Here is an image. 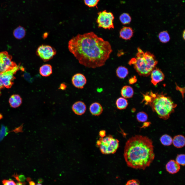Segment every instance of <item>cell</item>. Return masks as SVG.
<instances>
[{
  "instance_id": "8",
  "label": "cell",
  "mask_w": 185,
  "mask_h": 185,
  "mask_svg": "<svg viewBox=\"0 0 185 185\" xmlns=\"http://www.w3.org/2000/svg\"><path fill=\"white\" fill-rule=\"evenodd\" d=\"M56 53L53 47L48 45H42L38 48L36 54L44 61L46 62L52 59Z\"/></svg>"
},
{
  "instance_id": "14",
  "label": "cell",
  "mask_w": 185,
  "mask_h": 185,
  "mask_svg": "<svg viewBox=\"0 0 185 185\" xmlns=\"http://www.w3.org/2000/svg\"><path fill=\"white\" fill-rule=\"evenodd\" d=\"M133 31L130 27L124 26L119 32V37L125 40H130L133 36Z\"/></svg>"
},
{
  "instance_id": "2",
  "label": "cell",
  "mask_w": 185,
  "mask_h": 185,
  "mask_svg": "<svg viewBox=\"0 0 185 185\" xmlns=\"http://www.w3.org/2000/svg\"><path fill=\"white\" fill-rule=\"evenodd\" d=\"M124 156L128 166L144 170L155 158L152 140L147 136L140 135L132 136L126 142Z\"/></svg>"
},
{
  "instance_id": "27",
  "label": "cell",
  "mask_w": 185,
  "mask_h": 185,
  "mask_svg": "<svg viewBox=\"0 0 185 185\" xmlns=\"http://www.w3.org/2000/svg\"><path fill=\"white\" fill-rule=\"evenodd\" d=\"M185 156L184 154H178L177 156L175 161L179 165L184 166L185 164Z\"/></svg>"
},
{
  "instance_id": "7",
  "label": "cell",
  "mask_w": 185,
  "mask_h": 185,
  "mask_svg": "<svg viewBox=\"0 0 185 185\" xmlns=\"http://www.w3.org/2000/svg\"><path fill=\"white\" fill-rule=\"evenodd\" d=\"M98 14L97 22L99 27L109 30L114 28L113 21L114 17L111 12L105 10L99 12Z\"/></svg>"
},
{
  "instance_id": "12",
  "label": "cell",
  "mask_w": 185,
  "mask_h": 185,
  "mask_svg": "<svg viewBox=\"0 0 185 185\" xmlns=\"http://www.w3.org/2000/svg\"><path fill=\"white\" fill-rule=\"evenodd\" d=\"M72 109L73 112L77 115H81L86 112V107L85 104L81 101H78L72 105Z\"/></svg>"
},
{
  "instance_id": "10",
  "label": "cell",
  "mask_w": 185,
  "mask_h": 185,
  "mask_svg": "<svg viewBox=\"0 0 185 185\" xmlns=\"http://www.w3.org/2000/svg\"><path fill=\"white\" fill-rule=\"evenodd\" d=\"M72 83L75 87L80 89L84 88L87 83V80L85 76L81 73H77L72 77Z\"/></svg>"
},
{
  "instance_id": "26",
  "label": "cell",
  "mask_w": 185,
  "mask_h": 185,
  "mask_svg": "<svg viewBox=\"0 0 185 185\" xmlns=\"http://www.w3.org/2000/svg\"><path fill=\"white\" fill-rule=\"evenodd\" d=\"M137 121L140 122H145L148 119V115L146 113L143 112H140L138 113L136 116Z\"/></svg>"
},
{
  "instance_id": "34",
  "label": "cell",
  "mask_w": 185,
  "mask_h": 185,
  "mask_svg": "<svg viewBox=\"0 0 185 185\" xmlns=\"http://www.w3.org/2000/svg\"><path fill=\"white\" fill-rule=\"evenodd\" d=\"M67 86L65 83H61L58 89L62 90H66Z\"/></svg>"
},
{
  "instance_id": "40",
  "label": "cell",
  "mask_w": 185,
  "mask_h": 185,
  "mask_svg": "<svg viewBox=\"0 0 185 185\" xmlns=\"http://www.w3.org/2000/svg\"><path fill=\"white\" fill-rule=\"evenodd\" d=\"M1 87H0V95L1 94Z\"/></svg>"
},
{
  "instance_id": "5",
  "label": "cell",
  "mask_w": 185,
  "mask_h": 185,
  "mask_svg": "<svg viewBox=\"0 0 185 185\" xmlns=\"http://www.w3.org/2000/svg\"><path fill=\"white\" fill-rule=\"evenodd\" d=\"M119 141L111 135L101 137L97 142L98 146L103 154H108L115 153L119 147Z\"/></svg>"
},
{
  "instance_id": "9",
  "label": "cell",
  "mask_w": 185,
  "mask_h": 185,
  "mask_svg": "<svg viewBox=\"0 0 185 185\" xmlns=\"http://www.w3.org/2000/svg\"><path fill=\"white\" fill-rule=\"evenodd\" d=\"M16 66L12 61V57L8 52H0V73L9 70Z\"/></svg>"
},
{
  "instance_id": "17",
  "label": "cell",
  "mask_w": 185,
  "mask_h": 185,
  "mask_svg": "<svg viewBox=\"0 0 185 185\" xmlns=\"http://www.w3.org/2000/svg\"><path fill=\"white\" fill-rule=\"evenodd\" d=\"M121 95L123 97L129 98L132 97L134 94V90L131 86L126 85L123 86L121 91Z\"/></svg>"
},
{
  "instance_id": "29",
  "label": "cell",
  "mask_w": 185,
  "mask_h": 185,
  "mask_svg": "<svg viewBox=\"0 0 185 185\" xmlns=\"http://www.w3.org/2000/svg\"><path fill=\"white\" fill-rule=\"evenodd\" d=\"M23 76L25 79L29 82L32 83L34 80L33 78L27 72L24 73L23 74Z\"/></svg>"
},
{
  "instance_id": "6",
  "label": "cell",
  "mask_w": 185,
  "mask_h": 185,
  "mask_svg": "<svg viewBox=\"0 0 185 185\" xmlns=\"http://www.w3.org/2000/svg\"><path fill=\"white\" fill-rule=\"evenodd\" d=\"M20 69L24 70L23 68L22 67L17 65L9 70L0 73V87L1 88L11 87L14 79V75Z\"/></svg>"
},
{
  "instance_id": "28",
  "label": "cell",
  "mask_w": 185,
  "mask_h": 185,
  "mask_svg": "<svg viewBox=\"0 0 185 185\" xmlns=\"http://www.w3.org/2000/svg\"><path fill=\"white\" fill-rule=\"evenodd\" d=\"M85 4L88 7H91L96 6L99 0H84Z\"/></svg>"
},
{
  "instance_id": "16",
  "label": "cell",
  "mask_w": 185,
  "mask_h": 185,
  "mask_svg": "<svg viewBox=\"0 0 185 185\" xmlns=\"http://www.w3.org/2000/svg\"><path fill=\"white\" fill-rule=\"evenodd\" d=\"M172 143L174 146L177 148L183 147L185 145L184 137L181 135L175 136L173 138Z\"/></svg>"
},
{
  "instance_id": "37",
  "label": "cell",
  "mask_w": 185,
  "mask_h": 185,
  "mask_svg": "<svg viewBox=\"0 0 185 185\" xmlns=\"http://www.w3.org/2000/svg\"><path fill=\"white\" fill-rule=\"evenodd\" d=\"M185 31L184 30L183 33L182 37L184 40H185Z\"/></svg>"
},
{
  "instance_id": "25",
  "label": "cell",
  "mask_w": 185,
  "mask_h": 185,
  "mask_svg": "<svg viewBox=\"0 0 185 185\" xmlns=\"http://www.w3.org/2000/svg\"><path fill=\"white\" fill-rule=\"evenodd\" d=\"M119 20L124 25L129 24L131 21V18L129 14L124 13L121 14L119 17Z\"/></svg>"
},
{
  "instance_id": "3",
  "label": "cell",
  "mask_w": 185,
  "mask_h": 185,
  "mask_svg": "<svg viewBox=\"0 0 185 185\" xmlns=\"http://www.w3.org/2000/svg\"><path fill=\"white\" fill-rule=\"evenodd\" d=\"M150 96L149 100L145 104L149 105L153 111L158 117L164 120L169 118L171 114L173 113L177 105L173 101L170 97L166 96L163 92L154 93L151 91L147 92Z\"/></svg>"
},
{
  "instance_id": "22",
  "label": "cell",
  "mask_w": 185,
  "mask_h": 185,
  "mask_svg": "<svg viewBox=\"0 0 185 185\" xmlns=\"http://www.w3.org/2000/svg\"><path fill=\"white\" fill-rule=\"evenodd\" d=\"M25 31L24 29L21 26L18 27L15 29L13 32V34L15 37L18 39H21L23 38L25 34Z\"/></svg>"
},
{
  "instance_id": "30",
  "label": "cell",
  "mask_w": 185,
  "mask_h": 185,
  "mask_svg": "<svg viewBox=\"0 0 185 185\" xmlns=\"http://www.w3.org/2000/svg\"><path fill=\"white\" fill-rule=\"evenodd\" d=\"M139 181L137 179H132L128 181L126 185H140Z\"/></svg>"
},
{
  "instance_id": "21",
  "label": "cell",
  "mask_w": 185,
  "mask_h": 185,
  "mask_svg": "<svg viewBox=\"0 0 185 185\" xmlns=\"http://www.w3.org/2000/svg\"><path fill=\"white\" fill-rule=\"evenodd\" d=\"M117 108L119 110L124 109L127 107L128 103L126 98L123 97H120L117 99L116 102Z\"/></svg>"
},
{
  "instance_id": "18",
  "label": "cell",
  "mask_w": 185,
  "mask_h": 185,
  "mask_svg": "<svg viewBox=\"0 0 185 185\" xmlns=\"http://www.w3.org/2000/svg\"><path fill=\"white\" fill-rule=\"evenodd\" d=\"M9 102L11 107L14 108H17L22 103V98L18 95H12L9 98Z\"/></svg>"
},
{
  "instance_id": "32",
  "label": "cell",
  "mask_w": 185,
  "mask_h": 185,
  "mask_svg": "<svg viewBox=\"0 0 185 185\" xmlns=\"http://www.w3.org/2000/svg\"><path fill=\"white\" fill-rule=\"evenodd\" d=\"M176 89L177 90H179L181 93L182 96L183 97V98L184 97V93L185 89L184 88H181L180 87L178 86L177 84H176Z\"/></svg>"
},
{
  "instance_id": "33",
  "label": "cell",
  "mask_w": 185,
  "mask_h": 185,
  "mask_svg": "<svg viewBox=\"0 0 185 185\" xmlns=\"http://www.w3.org/2000/svg\"><path fill=\"white\" fill-rule=\"evenodd\" d=\"M136 77L134 76L129 79V82L130 84H133L135 83L137 81Z\"/></svg>"
},
{
  "instance_id": "31",
  "label": "cell",
  "mask_w": 185,
  "mask_h": 185,
  "mask_svg": "<svg viewBox=\"0 0 185 185\" xmlns=\"http://www.w3.org/2000/svg\"><path fill=\"white\" fill-rule=\"evenodd\" d=\"M3 185H16V184L13 180H3L2 181Z\"/></svg>"
},
{
  "instance_id": "13",
  "label": "cell",
  "mask_w": 185,
  "mask_h": 185,
  "mask_svg": "<svg viewBox=\"0 0 185 185\" xmlns=\"http://www.w3.org/2000/svg\"><path fill=\"white\" fill-rule=\"evenodd\" d=\"M180 165L173 160H170L166 164L165 168L169 173L174 174L178 172L180 169Z\"/></svg>"
},
{
  "instance_id": "23",
  "label": "cell",
  "mask_w": 185,
  "mask_h": 185,
  "mask_svg": "<svg viewBox=\"0 0 185 185\" xmlns=\"http://www.w3.org/2000/svg\"><path fill=\"white\" fill-rule=\"evenodd\" d=\"M173 138L170 135L165 134L160 137V141L162 144L164 146H169L172 143Z\"/></svg>"
},
{
  "instance_id": "38",
  "label": "cell",
  "mask_w": 185,
  "mask_h": 185,
  "mask_svg": "<svg viewBox=\"0 0 185 185\" xmlns=\"http://www.w3.org/2000/svg\"><path fill=\"white\" fill-rule=\"evenodd\" d=\"M16 185H24L23 183L21 182H18L16 183Z\"/></svg>"
},
{
  "instance_id": "36",
  "label": "cell",
  "mask_w": 185,
  "mask_h": 185,
  "mask_svg": "<svg viewBox=\"0 0 185 185\" xmlns=\"http://www.w3.org/2000/svg\"><path fill=\"white\" fill-rule=\"evenodd\" d=\"M29 185H42L41 184L38 183L37 184H35V182L32 181H29Z\"/></svg>"
},
{
  "instance_id": "24",
  "label": "cell",
  "mask_w": 185,
  "mask_h": 185,
  "mask_svg": "<svg viewBox=\"0 0 185 185\" xmlns=\"http://www.w3.org/2000/svg\"><path fill=\"white\" fill-rule=\"evenodd\" d=\"M158 37L160 41L163 43H167L170 39L169 34L166 31H163L160 32L159 34Z\"/></svg>"
},
{
  "instance_id": "15",
  "label": "cell",
  "mask_w": 185,
  "mask_h": 185,
  "mask_svg": "<svg viewBox=\"0 0 185 185\" xmlns=\"http://www.w3.org/2000/svg\"><path fill=\"white\" fill-rule=\"evenodd\" d=\"M89 110L92 115L95 116H99L102 113L103 108L99 103L95 102L91 104L90 105Z\"/></svg>"
},
{
  "instance_id": "39",
  "label": "cell",
  "mask_w": 185,
  "mask_h": 185,
  "mask_svg": "<svg viewBox=\"0 0 185 185\" xmlns=\"http://www.w3.org/2000/svg\"><path fill=\"white\" fill-rule=\"evenodd\" d=\"M48 34L47 33H44L43 35V38H45L47 36Z\"/></svg>"
},
{
  "instance_id": "19",
  "label": "cell",
  "mask_w": 185,
  "mask_h": 185,
  "mask_svg": "<svg viewBox=\"0 0 185 185\" xmlns=\"http://www.w3.org/2000/svg\"><path fill=\"white\" fill-rule=\"evenodd\" d=\"M39 71L40 74L42 76L44 77L49 76L52 72V67L50 64H44L40 67Z\"/></svg>"
},
{
  "instance_id": "11",
  "label": "cell",
  "mask_w": 185,
  "mask_h": 185,
  "mask_svg": "<svg viewBox=\"0 0 185 185\" xmlns=\"http://www.w3.org/2000/svg\"><path fill=\"white\" fill-rule=\"evenodd\" d=\"M151 82L154 86L158 83L163 80L164 79V75L161 70L158 68H155L151 73Z\"/></svg>"
},
{
  "instance_id": "1",
  "label": "cell",
  "mask_w": 185,
  "mask_h": 185,
  "mask_svg": "<svg viewBox=\"0 0 185 185\" xmlns=\"http://www.w3.org/2000/svg\"><path fill=\"white\" fill-rule=\"evenodd\" d=\"M68 47L80 64L92 68L104 66L113 51L108 41L92 32L78 34L72 38L69 41Z\"/></svg>"
},
{
  "instance_id": "4",
  "label": "cell",
  "mask_w": 185,
  "mask_h": 185,
  "mask_svg": "<svg viewBox=\"0 0 185 185\" xmlns=\"http://www.w3.org/2000/svg\"><path fill=\"white\" fill-rule=\"evenodd\" d=\"M137 50L135 57L132 58L128 64L134 65V68L140 76H148L155 68L158 62L154 55L150 52H144L140 48Z\"/></svg>"
},
{
  "instance_id": "35",
  "label": "cell",
  "mask_w": 185,
  "mask_h": 185,
  "mask_svg": "<svg viewBox=\"0 0 185 185\" xmlns=\"http://www.w3.org/2000/svg\"><path fill=\"white\" fill-rule=\"evenodd\" d=\"M99 135L101 136V137H105V131L103 130L99 132Z\"/></svg>"
},
{
  "instance_id": "20",
  "label": "cell",
  "mask_w": 185,
  "mask_h": 185,
  "mask_svg": "<svg viewBox=\"0 0 185 185\" xmlns=\"http://www.w3.org/2000/svg\"><path fill=\"white\" fill-rule=\"evenodd\" d=\"M117 76L121 79H124L125 78L128 74V69L126 67L120 66L118 67L116 71Z\"/></svg>"
}]
</instances>
